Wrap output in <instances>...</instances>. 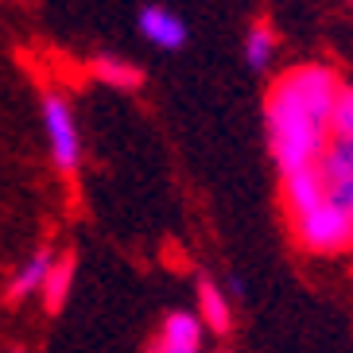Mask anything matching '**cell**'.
<instances>
[{
  "label": "cell",
  "instance_id": "11",
  "mask_svg": "<svg viewBox=\"0 0 353 353\" xmlns=\"http://www.w3.org/2000/svg\"><path fill=\"white\" fill-rule=\"evenodd\" d=\"M90 74H94L97 82L113 85V90H136V85L144 82V74L136 70L128 59H121V54H97V59H90Z\"/></svg>",
  "mask_w": 353,
  "mask_h": 353
},
{
  "label": "cell",
  "instance_id": "10",
  "mask_svg": "<svg viewBox=\"0 0 353 353\" xmlns=\"http://www.w3.org/2000/svg\"><path fill=\"white\" fill-rule=\"evenodd\" d=\"M198 319H202V326H210V330H218V334H225L233 326L229 299L218 283H210V280L198 283Z\"/></svg>",
  "mask_w": 353,
  "mask_h": 353
},
{
  "label": "cell",
  "instance_id": "1",
  "mask_svg": "<svg viewBox=\"0 0 353 353\" xmlns=\"http://www.w3.org/2000/svg\"><path fill=\"white\" fill-rule=\"evenodd\" d=\"M338 94H342V85L326 66H295L272 85L264 121H268L272 156L283 175L319 163V156L330 144Z\"/></svg>",
  "mask_w": 353,
  "mask_h": 353
},
{
  "label": "cell",
  "instance_id": "2",
  "mask_svg": "<svg viewBox=\"0 0 353 353\" xmlns=\"http://www.w3.org/2000/svg\"><path fill=\"white\" fill-rule=\"evenodd\" d=\"M291 225L311 252H342L353 245V218L330 198H322L319 206L303 214H291Z\"/></svg>",
  "mask_w": 353,
  "mask_h": 353
},
{
  "label": "cell",
  "instance_id": "8",
  "mask_svg": "<svg viewBox=\"0 0 353 353\" xmlns=\"http://www.w3.org/2000/svg\"><path fill=\"white\" fill-rule=\"evenodd\" d=\"M51 264H54V256H51L47 249L32 252V256L23 260L20 268L12 272L8 295H12V299H28V295H39V288H43V280H47V272H51Z\"/></svg>",
  "mask_w": 353,
  "mask_h": 353
},
{
  "label": "cell",
  "instance_id": "9",
  "mask_svg": "<svg viewBox=\"0 0 353 353\" xmlns=\"http://www.w3.org/2000/svg\"><path fill=\"white\" fill-rule=\"evenodd\" d=\"M74 272H78L74 256H59L51 264V272H47V280H43V288H39L47 311H63L66 307V299H70V291H74Z\"/></svg>",
  "mask_w": 353,
  "mask_h": 353
},
{
  "label": "cell",
  "instance_id": "13",
  "mask_svg": "<svg viewBox=\"0 0 353 353\" xmlns=\"http://www.w3.org/2000/svg\"><path fill=\"white\" fill-rule=\"evenodd\" d=\"M330 136H338V140H353V90H342V94H338L334 121H330Z\"/></svg>",
  "mask_w": 353,
  "mask_h": 353
},
{
  "label": "cell",
  "instance_id": "4",
  "mask_svg": "<svg viewBox=\"0 0 353 353\" xmlns=\"http://www.w3.org/2000/svg\"><path fill=\"white\" fill-rule=\"evenodd\" d=\"M319 175H322V187H326V198L338 202L353 218V140H338L330 136L326 152L319 156Z\"/></svg>",
  "mask_w": 353,
  "mask_h": 353
},
{
  "label": "cell",
  "instance_id": "14",
  "mask_svg": "<svg viewBox=\"0 0 353 353\" xmlns=\"http://www.w3.org/2000/svg\"><path fill=\"white\" fill-rule=\"evenodd\" d=\"M218 353H229V350H218Z\"/></svg>",
  "mask_w": 353,
  "mask_h": 353
},
{
  "label": "cell",
  "instance_id": "6",
  "mask_svg": "<svg viewBox=\"0 0 353 353\" xmlns=\"http://www.w3.org/2000/svg\"><path fill=\"white\" fill-rule=\"evenodd\" d=\"M140 32H144L148 43H156V47H163V51H175V47L187 43V23L179 20L175 12L159 8V4H152V8L140 12Z\"/></svg>",
  "mask_w": 353,
  "mask_h": 353
},
{
  "label": "cell",
  "instance_id": "5",
  "mask_svg": "<svg viewBox=\"0 0 353 353\" xmlns=\"http://www.w3.org/2000/svg\"><path fill=\"white\" fill-rule=\"evenodd\" d=\"M202 319L190 311H175L167 314L163 326H159V338L152 345V353H198L202 350Z\"/></svg>",
  "mask_w": 353,
  "mask_h": 353
},
{
  "label": "cell",
  "instance_id": "3",
  "mask_svg": "<svg viewBox=\"0 0 353 353\" xmlns=\"http://www.w3.org/2000/svg\"><path fill=\"white\" fill-rule=\"evenodd\" d=\"M43 128H47V148H51L54 171L74 175L82 167V132L74 121V105L63 94H43Z\"/></svg>",
  "mask_w": 353,
  "mask_h": 353
},
{
  "label": "cell",
  "instance_id": "7",
  "mask_svg": "<svg viewBox=\"0 0 353 353\" xmlns=\"http://www.w3.org/2000/svg\"><path fill=\"white\" fill-rule=\"evenodd\" d=\"M283 198H288V214H303V210L319 206L322 198H326L319 167L311 163V167H299V171L283 175Z\"/></svg>",
  "mask_w": 353,
  "mask_h": 353
},
{
  "label": "cell",
  "instance_id": "12",
  "mask_svg": "<svg viewBox=\"0 0 353 353\" xmlns=\"http://www.w3.org/2000/svg\"><path fill=\"white\" fill-rule=\"evenodd\" d=\"M272 54H276V32H272V23H252L249 35H245V59H249V66H268Z\"/></svg>",
  "mask_w": 353,
  "mask_h": 353
}]
</instances>
